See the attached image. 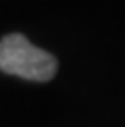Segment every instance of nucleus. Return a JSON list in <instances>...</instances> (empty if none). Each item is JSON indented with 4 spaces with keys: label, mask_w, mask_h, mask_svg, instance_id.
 Segmentation results:
<instances>
[{
    "label": "nucleus",
    "mask_w": 125,
    "mask_h": 127,
    "mask_svg": "<svg viewBox=\"0 0 125 127\" xmlns=\"http://www.w3.org/2000/svg\"><path fill=\"white\" fill-rule=\"evenodd\" d=\"M58 62L51 52L37 49L23 36L9 34L0 39V71L26 80L45 82L56 75Z\"/></svg>",
    "instance_id": "f257e3e1"
}]
</instances>
